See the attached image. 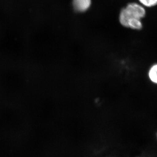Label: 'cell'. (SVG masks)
Here are the masks:
<instances>
[{
	"instance_id": "obj_1",
	"label": "cell",
	"mask_w": 157,
	"mask_h": 157,
	"mask_svg": "<svg viewBox=\"0 0 157 157\" xmlns=\"http://www.w3.org/2000/svg\"><path fill=\"white\" fill-rule=\"evenodd\" d=\"M146 9L140 4L136 3H130L121 11L119 21L121 24L127 27V21L131 18L141 19L146 16Z\"/></svg>"
},
{
	"instance_id": "obj_2",
	"label": "cell",
	"mask_w": 157,
	"mask_h": 157,
	"mask_svg": "<svg viewBox=\"0 0 157 157\" xmlns=\"http://www.w3.org/2000/svg\"><path fill=\"white\" fill-rule=\"evenodd\" d=\"M91 0H73V6L77 12H83L89 9Z\"/></svg>"
},
{
	"instance_id": "obj_3",
	"label": "cell",
	"mask_w": 157,
	"mask_h": 157,
	"mask_svg": "<svg viewBox=\"0 0 157 157\" xmlns=\"http://www.w3.org/2000/svg\"><path fill=\"white\" fill-rule=\"evenodd\" d=\"M141 20L136 18H130L127 21V28L137 30L141 29L143 28V24Z\"/></svg>"
},
{
	"instance_id": "obj_4",
	"label": "cell",
	"mask_w": 157,
	"mask_h": 157,
	"mask_svg": "<svg viewBox=\"0 0 157 157\" xmlns=\"http://www.w3.org/2000/svg\"><path fill=\"white\" fill-rule=\"evenodd\" d=\"M150 80L154 84H157V63L155 64L150 68L148 73Z\"/></svg>"
},
{
	"instance_id": "obj_5",
	"label": "cell",
	"mask_w": 157,
	"mask_h": 157,
	"mask_svg": "<svg viewBox=\"0 0 157 157\" xmlns=\"http://www.w3.org/2000/svg\"><path fill=\"white\" fill-rule=\"evenodd\" d=\"M144 8H151L157 6V0H138Z\"/></svg>"
},
{
	"instance_id": "obj_6",
	"label": "cell",
	"mask_w": 157,
	"mask_h": 157,
	"mask_svg": "<svg viewBox=\"0 0 157 157\" xmlns=\"http://www.w3.org/2000/svg\"></svg>"
}]
</instances>
